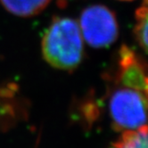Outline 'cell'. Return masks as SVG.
I'll list each match as a JSON object with an SVG mask.
<instances>
[{"instance_id": "277c9868", "label": "cell", "mask_w": 148, "mask_h": 148, "mask_svg": "<svg viewBox=\"0 0 148 148\" xmlns=\"http://www.w3.org/2000/svg\"><path fill=\"white\" fill-rule=\"evenodd\" d=\"M119 79L125 87L147 93V78L145 67L141 59L130 47L122 46L120 50Z\"/></svg>"}, {"instance_id": "7a4b0ae2", "label": "cell", "mask_w": 148, "mask_h": 148, "mask_svg": "<svg viewBox=\"0 0 148 148\" xmlns=\"http://www.w3.org/2000/svg\"><path fill=\"white\" fill-rule=\"evenodd\" d=\"M110 113L115 128L136 130L146 126V94L129 88L115 90L110 99Z\"/></svg>"}, {"instance_id": "52a82bcc", "label": "cell", "mask_w": 148, "mask_h": 148, "mask_svg": "<svg viewBox=\"0 0 148 148\" xmlns=\"http://www.w3.org/2000/svg\"><path fill=\"white\" fill-rule=\"evenodd\" d=\"M136 26L134 33L136 39L141 48L147 51V1L144 0L143 4L136 11Z\"/></svg>"}, {"instance_id": "ba28073f", "label": "cell", "mask_w": 148, "mask_h": 148, "mask_svg": "<svg viewBox=\"0 0 148 148\" xmlns=\"http://www.w3.org/2000/svg\"><path fill=\"white\" fill-rule=\"evenodd\" d=\"M121 1H132V0H121Z\"/></svg>"}, {"instance_id": "5b68a950", "label": "cell", "mask_w": 148, "mask_h": 148, "mask_svg": "<svg viewBox=\"0 0 148 148\" xmlns=\"http://www.w3.org/2000/svg\"><path fill=\"white\" fill-rule=\"evenodd\" d=\"M51 0H0L9 13L20 17H31L38 14L49 5Z\"/></svg>"}, {"instance_id": "3957f363", "label": "cell", "mask_w": 148, "mask_h": 148, "mask_svg": "<svg viewBox=\"0 0 148 148\" xmlns=\"http://www.w3.org/2000/svg\"><path fill=\"white\" fill-rule=\"evenodd\" d=\"M78 23L83 39L96 48L109 47L119 35L114 13L103 5H93L84 9Z\"/></svg>"}, {"instance_id": "6da1fadb", "label": "cell", "mask_w": 148, "mask_h": 148, "mask_svg": "<svg viewBox=\"0 0 148 148\" xmlns=\"http://www.w3.org/2000/svg\"><path fill=\"white\" fill-rule=\"evenodd\" d=\"M42 56L53 67L63 71L76 69L83 59V37L78 22L56 17L41 42Z\"/></svg>"}, {"instance_id": "8992f818", "label": "cell", "mask_w": 148, "mask_h": 148, "mask_svg": "<svg viewBox=\"0 0 148 148\" xmlns=\"http://www.w3.org/2000/svg\"><path fill=\"white\" fill-rule=\"evenodd\" d=\"M147 128L145 126L136 130L125 131L112 148H147Z\"/></svg>"}]
</instances>
